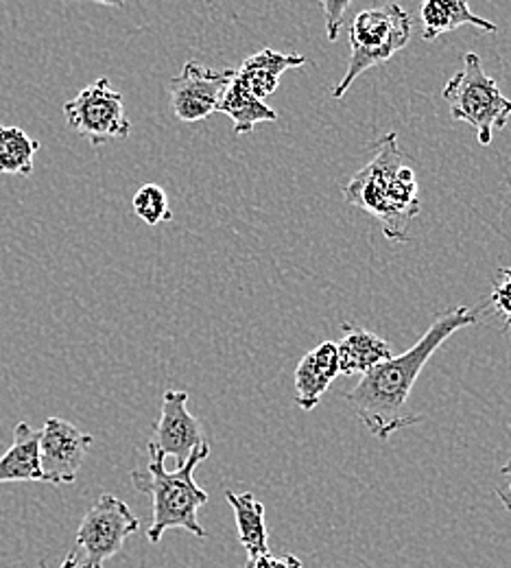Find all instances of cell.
I'll use <instances>...</instances> for the list:
<instances>
[{
	"mask_svg": "<svg viewBox=\"0 0 511 568\" xmlns=\"http://www.w3.org/2000/svg\"><path fill=\"white\" fill-rule=\"evenodd\" d=\"M141 529L139 516L125 500L114 495H103L88 509L76 529V568H103L114 558L125 540Z\"/></svg>",
	"mask_w": 511,
	"mask_h": 568,
	"instance_id": "cell-6",
	"label": "cell"
},
{
	"mask_svg": "<svg viewBox=\"0 0 511 568\" xmlns=\"http://www.w3.org/2000/svg\"><path fill=\"white\" fill-rule=\"evenodd\" d=\"M90 446L92 435L79 430L76 426L62 418H49L40 428L38 446L44 484H74Z\"/></svg>",
	"mask_w": 511,
	"mask_h": 568,
	"instance_id": "cell-10",
	"label": "cell"
},
{
	"mask_svg": "<svg viewBox=\"0 0 511 568\" xmlns=\"http://www.w3.org/2000/svg\"><path fill=\"white\" fill-rule=\"evenodd\" d=\"M306 64L304 55L295 53H278L274 49H263L247 58L241 69H234L236 79L260 101L274 94L280 85V77L292 69H299Z\"/></svg>",
	"mask_w": 511,
	"mask_h": 568,
	"instance_id": "cell-12",
	"label": "cell"
},
{
	"mask_svg": "<svg viewBox=\"0 0 511 568\" xmlns=\"http://www.w3.org/2000/svg\"><path fill=\"white\" fill-rule=\"evenodd\" d=\"M79 567V556L76 554H71L64 562H62V567L60 568H76Z\"/></svg>",
	"mask_w": 511,
	"mask_h": 568,
	"instance_id": "cell-25",
	"label": "cell"
},
{
	"mask_svg": "<svg viewBox=\"0 0 511 568\" xmlns=\"http://www.w3.org/2000/svg\"><path fill=\"white\" fill-rule=\"evenodd\" d=\"M443 99L450 105V116L472 125L483 146L510 123L511 99L501 92L497 79L483 71L477 53L463 55L461 71L443 85Z\"/></svg>",
	"mask_w": 511,
	"mask_h": 568,
	"instance_id": "cell-5",
	"label": "cell"
},
{
	"mask_svg": "<svg viewBox=\"0 0 511 568\" xmlns=\"http://www.w3.org/2000/svg\"><path fill=\"white\" fill-rule=\"evenodd\" d=\"M67 123L92 146L110 141H125L132 123L125 114V101L110 79L101 77L64 103Z\"/></svg>",
	"mask_w": 511,
	"mask_h": 568,
	"instance_id": "cell-7",
	"label": "cell"
},
{
	"mask_svg": "<svg viewBox=\"0 0 511 568\" xmlns=\"http://www.w3.org/2000/svg\"><path fill=\"white\" fill-rule=\"evenodd\" d=\"M90 2H99V4H105V7H114V9H123L127 0H90Z\"/></svg>",
	"mask_w": 511,
	"mask_h": 568,
	"instance_id": "cell-24",
	"label": "cell"
},
{
	"mask_svg": "<svg viewBox=\"0 0 511 568\" xmlns=\"http://www.w3.org/2000/svg\"><path fill=\"white\" fill-rule=\"evenodd\" d=\"M477 322L479 313L457 306L438 317L411 351L387 358L361 376L359 385L346 394V403L374 437L389 439L396 430L422 423V416L407 409L420 372L450 335Z\"/></svg>",
	"mask_w": 511,
	"mask_h": 568,
	"instance_id": "cell-1",
	"label": "cell"
},
{
	"mask_svg": "<svg viewBox=\"0 0 511 568\" xmlns=\"http://www.w3.org/2000/svg\"><path fill=\"white\" fill-rule=\"evenodd\" d=\"M503 477L508 479L505 481V488H497V497L501 498V503H503V507L511 511V459L503 466Z\"/></svg>",
	"mask_w": 511,
	"mask_h": 568,
	"instance_id": "cell-23",
	"label": "cell"
},
{
	"mask_svg": "<svg viewBox=\"0 0 511 568\" xmlns=\"http://www.w3.org/2000/svg\"><path fill=\"white\" fill-rule=\"evenodd\" d=\"M234 77V69L213 71L197 62H186L168 81L171 110L182 123H197L217 112L221 97Z\"/></svg>",
	"mask_w": 511,
	"mask_h": 568,
	"instance_id": "cell-8",
	"label": "cell"
},
{
	"mask_svg": "<svg viewBox=\"0 0 511 568\" xmlns=\"http://www.w3.org/2000/svg\"><path fill=\"white\" fill-rule=\"evenodd\" d=\"M186 405V392L166 389L162 398L160 420L153 426V437L146 444L162 457H175L177 468L184 466L193 457V453L211 444L202 430L200 420L188 412Z\"/></svg>",
	"mask_w": 511,
	"mask_h": 568,
	"instance_id": "cell-9",
	"label": "cell"
},
{
	"mask_svg": "<svg viewBox=\"0 0 511 568\" xmlns=\"http://www.w3.org/2000/svg\"><path fill=\"white\" fill-rule=\"evenodd\" d=\"M339 374H366L371 367L385 363L394 353L385 339L350 322L344 324V337L337 344Z\"/></svg>",
	"mask_w": 511,
	"mask_h": 568,
	"instance_id": "cell-13",
	"label": "cell"
},
{
	"mask_svg": "<svg viewBox=\"0 0 511 568\" xmlns=\"http://www.w3.org/2000/svg\"><path fill=\"white\" fill-rule=\"evenodd\" d=\"M40 142L31 139L22 128L0 125V173L29 178Z\"/></svg>",
	"mask_w": 511,
	"mask_h": 568,
	"instance_id": "cell-18",
	"label": "cell"
},
{
	"mask_svg": "<svg viewBox=\"0 0 511 568\" xmlns=\"http://www.w3.org/2000/svg\"><path fill=\"white\" fill-rule=\"evenodd\" d=\"M225 498L234 511L238 542L243 545L247 560L260 558L269 554V534H267V518H265V505L252 493L236 495L232 490H225Z\"/></svg>",
	"mask_w": 511,
	"mask_h": 568,
	"instance_id": "cell-16",
	"label": "cell"
},
{
	"mask_svg": "<svg viewBox=\"0 0 511 568\" xmlns=\"http://www.w3.org/2000/svg\"><path fill=\"white\" fill-rule=\"evenodd\" d=\"M339 376V355L335 342L313 348L295 367V403L302 412H313L333 381Z\"/></svg>",
	"mask_w": 511,
	"mask_h": 568,
	"instance_id": "cell-11",
	"label": "cell"
},
{
	"mask_svg": "<svg viewBox=\"0 0 511 568\" xmlns=\"http://www.w3.org/2000/svg\"><path fill=\"white\" fill-rule=\"evenodd\" d=\"M208 455L211 444L193 453L184 466L168 473L164 468V457L146 446V470L132 473V486L153 500V518L146 529L149 542L157 545L168 529H186L197 538H206V529L197 520V511L208 503V493L197 486L193 473L204 459H208Z\"/></svg>",
	"mask_w": 511,
	"mask_h": 568,
	"instance_id": "cell-3",
	"label": "cell"
},
{
	"mask_svg": "<svg viewBox=\"0 0 511 568\" xmlns=\"http://www.w3.org/2000/svg\"><path fill=\"white\" fill-rule=\"evenodd\" d=\"M38 446H40V430L31 428L27 423H18L13 428V444L0 457V484H16V481L44 484Z\"/></svg>",
	"mask_w": 511,
	"mask_h": 568,
	"instance_id": "cell-14",
	"label": "cell"
},
{
	"mask_svg": "<svg viewBox=\"0 0 511 568\" xmlns=\"http://www.w3.org/2000/svg\"><path fill=\"white\" fill-rule=\"evenodd\" d=\"M217 112L225 114L227 119H232L234 123V132L238 136H245L249 132H254V128L258 123H274L278 121V114L274 108H269L265 101H260L258 97H254L238 79L236 74L232 77V81L227 83L223 97H221Z\"/></svg>",
	"mask_w": 511,
	"mask_h": 568,
	"instance_id": "cell-17",
	"label": "cell"
},
{
	"mask_svg": "<svg viewBox=\"0 0 511 568\" xmlns=\"http://www.w3.org/2000/svg\"><path fill=\"white\" fill-rule=\"evenodd\" d=\"M319 4L326 18V36L330 42H337L352 0H319Z\"/></svg>",
	"mask_w": 511,
	"mask_h": 568,
	"instance_id": "cell-21",
	"label": "cell"
},
{
	"mask_svg": "<svg viewBox=\"0 0 511 568\" xmlns=\"http://www.w3.org/2000/svg\"><path fill=\"white\" fill-rule=\"evenodd\" d=\"M420 20H422V38L427 42L436 40L448 31H454L463 24L477 27L488 33H494L499 29L494 22L472 13L468 0H422Z\"/></svg>",
	"mask_w": 511,
	"mask_h": 568,
	"instance_id": "cell-15",
	"label": "cell"
},
{
	"mask_svg": "<svg viewBox=\"0 0 511 568\" xmlns=\"http://www.w3.org/2000/svg\"><path fill=\"white\" fill-rule=\"evenodd\" d=\"M413 33V20L398 2L364 9L348 27L350 62L344 79L333 88V99H344L355 79L364 72L389 62L398 51L407 49Z\"/></svg>",
	"mask_w": 511,
	"mask_h": 568,
	"instance_id": "cell-4",
	"label": "cell"
},
{
	"mask_svg": "<svg viewBox=\"0 0 511 568\" xmlns=\"http://www.w3.org/2000/svg\"><path fill=\"white\" fill-rule=\"evenodd\" d=\"M344 197L350 206L376 216L389 241H411L407 223L422 211L420 186L394 132L374 144V158L344 186Z\"/></svg>",
	"mask_w": 511,
	"mask_h": 568,
	"instance_id": "cell-2",
	"label": "cell"
},
{
	"mask_svg": "<svg viewBox=\"0 0 511 568\" xmlns=\"http://www.w3.org/2000/svg\"><path fill=\"white\" fill-rule=\"evenodd\" d=\"M245 568H302V560L295 556H283V558H274L272 554L247 560Z\"/></svg>",
	"mask_w": 511,
	"mask_h": 568,
	"instance_id": "cell-22",
	"label": "cell"
},
{
	"mask_svg": "<svg viewBox=\"0 0 511 568\" xmlns=\"http://www.w3.org/2000/svg\"><path fill=\"white\" fill-rule=\"evenodd\" d=\"M492 306L505 320V331H511V267L499 270V281L492 288Z\"/></svg>",
	"mask_w": 511,
	"mask_h": 568,
	"instance_id": "cell-20",
	"label": "cell"
},
{
	"mask_svg": "<svg viewBox=\"0 0 511 568\" xmlns=\"http://www.w3.org/2000/svg\"><path fill=\"white\" fill-rule=\"evenodd\" d=\"M134 213L145 221L146 225H157L171 221L173 213L168 209V197L162 186L157 184H143L134 195Z\"/></svg>",
	"mask_w": 511,
	"mask_h": 568,
	"instance_id": "cell-19",
	"label": "cell"
}]
</instances>
